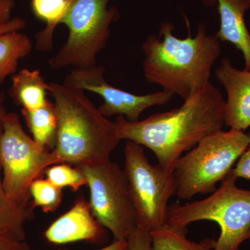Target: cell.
Segmentation results:
<instances>
[{"label": "cell", "instance_id": "cell-29", "mask_svg": "<svg viewBox=\"0 0 250 250\" xmlns=\"http://www.w3.org/2000/svg\"><path fill=\"white\" fill-rule=\"evenodd\" d=\"M247 2H248V7H249V10H250V0H246Z\"/></svg>", "mask_w": 250, "mask_h": 250}, {"label": "cell", "instance_id": "cell-10", "mask_svg": "<svg viewBox=\"0 0 250 250\" xmlns=\"http://www.w3.org/2000/svg\"><path fill=\"white\" fill-rule=\"evenodd\" d=\"M103 65L86 69H73L67 74L63 83L72 88L98 94L103 99L98 107L104 116H124L128 121H139L140 116L147 108L163 106L174 95L165 90L147 95H136L110 85L104 79Z\"/></svg>", "mask_w": 250, "mask_h": 250}, {"label": "cell", "instance_id": "cell-13", "mask_svg": "<svg viewBox=\"0 0 250 250\" xmlns=\"http://www.w3.org/2000/svg\"><path fill=\"white\" fill-rule=\"evenodd\" d=\"M207 4L218 6L220 29L215 34L220 42H228L241 51L245 60V70H250V34L245 14L246 0H203Z\"/></svg>", "mask_w": 250, "mask_h": 250}, {"label": "cell", "instance_id": "cell-1", "mask_svg": "<svg viewBox=\"0 0 250 250\" xmlns=\"http://www.w3.org/2000/svg\"><path fill=\"white\" fill-rule=\"evenodd\" d=\"M225 102L221 92L209 82L178 108L136 122L117 116L114 123L120 139L147 147L158 165L172 171L184 153L223 129Z\"/></svg>", "mask_w": 250, "mask_h": 250}, {"label": "cell", "instance_id": "cell-11", "mask_svg": "<svg viewBox=\"0 0 250 250\" xmlns=\"http://www.w3.org/2000/svg\"><path fill=\"white\" fill-rule=\"evenodd\" d=\"M215 75L227 92L224 122L231 129L245 131L250 126V70H238L228 58L222 59Z\"/></svg>", "mask_w": 250, "mask_h": 250}, {"label": "cell", "instance_id": "cell-12", "mask_svg": "<svg viewBox=\"0 0 250 250\" xmlns=\"http://www.w3.org/2000/svg\"><path fill=\"white\" fill-rule=\"evenodd\" d=\"M105 236L104 228L94 217L89 202L83 198L77 200L45 232L46 239L56 245L82 241L99 243Z\"/></svg>", "mask_w": 250, "mask_h": 250}, {"label": "cell", "instance_id": "cell-21", "mask_svg": "<svg viewBox=\"0 0 250 250\" xmlns=\"http://www.w3.org/2000/svg\"><path fill=\"white\" fill-rule=\"evenodd\" d=\"M46 179L56 187H69L77 191L87 185L86 178L79 167H72L67 164H55L45 170Z\"/></svg>", "mask_w": 250, "mask_h": 250}, {"label": "cell", "instance_id": "cell-24", "mask_svg": "<svg viewBox=\"0 0 250 250\" xmlns=\"http://www.w3.org/2000/svg\"><path fill=\"white\" fill-rule=\"evenodd\" d=\"M0 250H31V248L25 241L0 234Z\"/></svg>", "mask_w": 250, "mask_h": 250}, {"label": "cell", "instance_id": "cell-4", "mask_svg": "<svg viewBox=\"0 0 250 250\" xmlns=\"http://www.w3.org/2000/svg\"><path fill=\"white\" fill-rule=\"evenodd\" d=\"M231 172L218 188L203 200L168 206L166 224L187 228L190 224L209 220L220 227L214 250H239L250 239V189L237 187Z\"/></svg>", "mask_w": 250, "mask_h": 250}, {"label": "cell", "instance_id": "cell-9", "mask_svg": "<svg viewBox=\"0 0 250 250\" xmlns=\"http://www.w3.org/2000/svg\"><path fill=\"white\" fill-rule=\"evenodd\" d=\"M77 167L86 178L94 217L114 240H126L137 225L124 170L111 160Z\"/></svg>", "mask_w": 250, "mask_h": 250}, {"label": "cell", "instance_id": "cell-27", "mask_svg": "<svg viewBox=\"0 0 250 250\" xmlns=\"http://www.w3.org/2000/svg\"><path fill=\"white\" fill-rule=\"evenodd\" d=\"M98 250H128L126 240H114L109 246Z\"/></svg>", "mask_w": 250, "mask_h": 250}, {"label": "cell", "instance_id": "cell-15", "mask_svg": "<svg viewBox=\"0 0 250 250\" xmlns=\"http://www.w3.org/2000/svg\"><path fill=\"white\" fill-rule=\"evenodd\" d=\"M32 48L29 36L20 31L0 34V84L16 73L19 61L27 57Z\"/></svg>", "mask_w": 250, "mask_h": 250}, {"label": "cell", "instance_id": "cell-8", "mask_svg": "<svg viewBox=\"0 0 250 250\" xmlns=\"http://www.w3.org/2000/svg\"><path fill=\"white\" fill-rule=\"evenodd\" d=\"M123 170L137 227L152 232L165 225L169 200L176 195L173 172L152 165L143 146L131 141L125 145Z\"/></svg>", "mask_w": 250, "mask_h": 250}, {"label": "cell", "instance_id": "cell-18", "mask_svg": "<svg viewBox=\"0 0 250 250\" xmlns=\"http://www.w3.org/2000/svg\"><path fill=\"white\" fill-rule=\"evenodd\" d=\"M30 218V210L13 201L5 191L0 165V234L25 241L24 226Z\"/></svg>", "mask_w": 250, "mask_h": 250}, {"label": "cell", "instance_id": "cell-26", "mask_svg": "<svg viewBox=\"0 0 250 250\" xmlns=\"http://www.w3.org/2000/svg\"><path fill=\"white\" fill-rule=\"evenodd\" d=\"M26 22L21 18H14L7 24L0 27V34L10 31H21L24 29Z\"/></svg>", "mask_w": 250, "mask_h": 250}, {"label": "cell", "instance_id": "cell-23", "mask_svg": "<svg viewBox=\"0 0 250 250\" xmlns=\"http://www.w3.org/2000/svg\"><path fill=\"white\" fill-rule=\"evenodd\" d=\"M231 173L236 179L250 180V145L238 159L236 166L231 170Z\"/></svg>", "mask_w": 250, "mask_h": 250}, {"label": "cell", "instance_id": "cell-28", "mask_svg": "<svg viewBox=\"0 0 250 250\" xmlns=\"http://www.w3.org/2000/svg\"><path fill=\"white\" fill-rule=\"evenodd\" d=\"M5 96L4 94L0 93V131L2 129L3 123L7 112L4 106Z\"/></svg>", "mask_w": 250, "mask_h": 250}, {"label": "cell", "instance_id": "cell-16", "mask_svg": "<svg viewBox=\"0 0 250 250\" xmlns=\"http://www.w3.org/2000/svg\"><path fill=\"white\" fill-rule=\"evenodd\" d=\"M22 113L28 127L32 134L34 141L41 147L53 150L57 132V117L54 103L48 101L42 107L28 111L22 109Z\"/></svg>", "mask_w": 250, "mask_h": 250}, {"label": "cell", "instance_id": "cell-3", "mask_svg": "<svg viewBox=\"0 0 250 250\" xmlns=\"http://www.w3.org/2000/svg\"><path fill=\"white\" fill-rule=\"evenodd\" d=\"M57 117L53 150L59 164L76 167L95 166L111 160L121 141L116 125L104 116L83 90L64 83H49Z\"/></svg>", "mask_w": 250, "mask_h": 250}, {"label": "cell", "instance_id": "cell-20", "mask_svg": "<svg viewBox=\"0 0 250 250\" xmlns=\"http://www.w3.org/2000/svg\"><path fill=\"white\" fill-rule=\"evenodd\" d=\"M31 197L34 207H39L45 213L54 212L62 203V189L56 187L47 179H37L31 184Z\"/></svg>", "mask_w": 250, "mask_h": 250}, {"label": "cell", "instance_id": "cell-22", "mask_svg": "<svg viewBox=\"0 0 250 250\" xmlns=\"http://www.w3.org/2000/svg\"><path fill=\"white\" fill-rule=\"evenodd\" d=\"M128 250H153L152 238L149 231L136 227L126 238Z\"/></svg>", "mask_w": 250, "mask_h": 250}, {"label": "cell", "instance_id": "cell-19", "mask_svg": "<svg viewBox=\"0 0 250 250\" xmlns=\"http://www.w3.org/2000/svg\"><path fill=\"white\" fill-rule=\"evenodd\" d=\"M187 228L166 224L150 232L153 250H214L215 239L206 238L194 242L187 238Z\"/></svg>", "mask_w": 250, "mask_h": 250}, {"label": "cell", "instance_id": "cell-25", "mask_svg": "<svg viewBox=\"0 0 250 250\" xmlns=\"http://www.w3.org/2000/svg\"><path fill=\"white\" fill-rule=\"evenodd\" d=\"M15 5V0H0V27H3L13 19L12 12Z\"/></svg>", "mask_w": 250, "mask_h": 250}, {"label": "cell", "instance_id": "cell-5", "mask_svg": "<svg viewBox=\"0 0 250 250\" xmlns=\"http://www.w3.org/2000/svg\"><path fill=\"white\" fill-rule=\"evenodd\" d=\"M250 145V133L215 131L181 156L173 167L176 195L182 200L212 193Z\"/></svg>", "mask_w": 250, "mask_h": 250}, {"label": "cell", "instance_id": "cell-6", "mask_svg": "<svg viewBox=\"0 0 250 250\" xmlns=\"http://www.w3.org/2000/svg\"><path fill=\"white\" fill-rule=\"evenodd\" d=\"M111 1L69 0L61 21L68 29V38L49 59L51 68L86 69L97 65V56L106 47L111 36V24L119 17L116 7H108Z\"/></svg>", "mask_w": 250, "mask_h": 250}, {"label": "cell", "instance_id": "cell-14", "mask_svg": "<svg viewBox=\"0 0 250 250\" xmlns=\"http://www.w3.org/2000/svg\"><path fill=\"white\" fill-rule=\"evenodd\" d=\"M49 94V83L39 70L22 69L14 75L10 96L22 109L34 111L45 106Z\"/></svg>", "mask_w": 250, "mask_h": 250}, {"label": "cell", "instance_id": "cell-17", "mask_svg": "<svg viewBox=\"0 0 250 250\" xmlns=\"http://www.w3.org/2000/svg\"><path fill=\"white\" fill-rule=\"evenodd\" d=\"M69 0H31V9L36 17L46 23L45 29L36 36V47L43 52L52 49L54 31L61 24Z\"/></svg>", "mask_w": 250, "mask_h": 250}, {"label": "cell", "instance_id": "cell-2", "mask_svg": "<svg viewBox=\"0 0 250 250\" xmlns=\"http://www.w3.org/2000/svg\"><path fill=\"white\" fill-rule=\"evenodd\" d=\"M174 31L172 23L162 22L159 34L148 36L143 42V73L149 83L159 85L184 101L209 83L221 45L202 24H198L194 37L188 31L187 38L181 39Z\"/></svg>", "mask_w": 250, "mask_h": 250}, {"label": "cell", "instance_id": "cell-7", "mask_svg": "<svg viewBox=\"0 0 250 250\" xmlns=\"http://www.w3.org/2000/svg\"><path fill=\"white\" fill-rule=\"evenodd\" d=\"M55 164L59 161L53 152L41 147L25 132L16 113H7L0 131V165L3 187L10 198L27 208L31 184Z\"/></svg>", "mask_w": 250, "mask_h": 250}]
</instances>
